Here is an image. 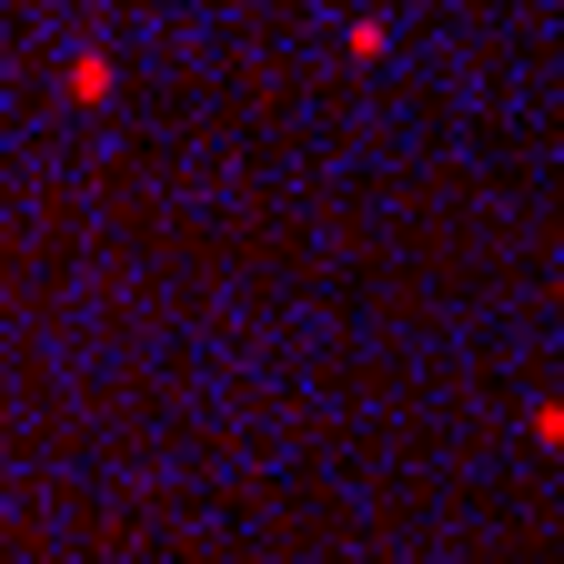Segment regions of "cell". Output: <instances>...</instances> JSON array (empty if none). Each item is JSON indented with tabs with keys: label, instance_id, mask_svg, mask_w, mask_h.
Instances as JSON below:
<instances>
[{
	"label": "cell",
	"instance_id": "1",
	"mask_svg": "<svg viewBox=\"0 0 564 564\" xmlns=\"http://www.w3.org/2000/svg\"><path fill=\"white\" fill-rule=\"evenodd\" d=\"M61 82H70V101H111V61H101V51H70Z\"/></svg>",
	"mask_w": 564,
	"mask_h": 564
}]
</instances>
